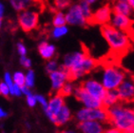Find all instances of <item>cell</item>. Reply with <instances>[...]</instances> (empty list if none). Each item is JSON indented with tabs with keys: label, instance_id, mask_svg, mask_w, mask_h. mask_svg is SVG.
<instances>
[{
	"label": "cell",
	"instance_id": "obj_1",
	"mask_svg": "<svg viewBox=\"0 0 134 133\" xmlns=\"http://www.w3.org/2000/svg\"><path fill=\"white\" fill-rule=\"evenodd\" d=\"M101 34L112 53L115 55L127 53L132 46L133 39L130 32L114 28L109 24L101 26Z\"/></svg>",
	"mask_w": 134,
	"mask_h": 133
},
{
	"label": "cell",
	"instance_id": "obj_2",
	"mask_svg": "<svg viewBox=\"0 0 134 133\" xmlns=\"http://www.w3.org/2000/svg\"><path fill=\"white\" fill-rule=\"evenodd\" d=\"M108 124L120 132L134 133V107L126 103H118L108 108Z\"/></svg>",
	"mask_w": 134,
	"mask_h": 133
},
{
	"label": "cell",
	"instance_id": "obj_3",
	"mask_svg": "<svg viewBox=\"0 0 134 133\" xmlns=\"http://www.w3.org/2000/svg\"><path fill=\"white\" fill-rule=\"evenodd\" d=\"M126 77V72L117 64L108 63L100 69L99 80L107 90H116Z\"/></svg>",
	"mask_w": 134,
	"mask_h": 133
},
{
	"label": "cell",
	"instance_id": "obj_4",
	"mask_svg": "<svg viewBox=\"0 0 134 133\" xmlns=\"http://www.w3.org/2000/svg\"><path fill=\"white\" fill-rule=\"evenodd\" d=\"M97 66H98L97 60L93 58L92 56H90L88 52L75 66L66 70L68 71L70 81L74 82L85 77L86 75L91 73L93 70L97 69Z\"/></svg>",
	"mask_w": 134,
	"mask_h": 133
},
{
	"label": "cell",
	"instance_id": "obj_5",
	"mask_svg": "<svg viewBox=\"0 0 134 133\" xmlns=\"http://www.w3.org/2000/svg\"><path fill=\"white\" fill-rule=\"evenodd\" d=\"M75 120L77 122L83 121H98L101 123L108 124V115L107 108H85L78 110L74 115Z\"/></svg>",
	"mask_w": 134,
	"mask_h": 133
},
{
	"label": "cell",
	"instance_id": "obj_6",
	"mask_svg": "<svg viewBox=\"0 0 134 133\" xmlns=\"http://www.w3.org/2000/svg\"><path fill=\"white\" fill-rule=\"evenodd\" d=\"M18 23L23 31L29 33L35 30L39 24V14L36 12L23 10L18 14Z\"/></svg>",
	"mask_w": 134,
	"mask_h": 133
},
{
	"label": "cell",
	"instance_id": "obj_7",
	"mask_svg": "<svg viewBox=\"0 0 134 133\" xmlns=\"http://www.w3.org/2000/svg\"><path fill=\"white\" fill-rule=\"evenodd\" d=\"M116 90L121 103L129 104L134 102V77L126 75Z\"/></svg>",
	"mask_w": 134,
	"mask_h": 133
},
{
	"label": "cell",
	"instance_id": "obj_8",
	"mask_svg": "<svg viewBox=\"0 0 134 133\" xmlns=\"http://www.w3.org/2000/svg\"><path fill=\"white\" fill-rule=\"evenodd\" d=\"M67 13H65L66 22L68 25L79 26V27H86L88 25V21L83 14L79 4H71L67 9Z\"/></svg>",
	"mask_w": 134,
	"mask_h": 133
},
{
	"label": "cell",
	"instance_id": "obj_9",
	"mask_svg": "<svg viewBox=\"0 0 134 133\" xmlns=\"http://www.w3.org/2000/svg\"><path fill=\"white\" fill-rule=\"evenodd\" d=\"M73 95H74L75 99L79 103H81L83 107H85V108H101V107H103L102 101L91 96L81 85H78L75 87Z\"/></svg>",
	"mask_w": 134,
	"mask_h": 133
},
{
	"label": "cell",
	"instance_id": "obj_10",
	"mask_svg": "<svg viewBox=\"0 0 134 133\" xmlns=\"http://www.w3.org/2000/svg\"><path fill=\"white\" fill-rule=\"evenodd\" d=\"M80 85L91 96L100 100V101H102L103 98L105 97V95H106L107 90L102 85V83L100 82V80L98 79L88 78V79L84 80Z\"/></svg>",
	"mask_w": 134,
	"mask_h": 133
},
{
	"label": "cell",
	"instance_id": "obj_11",
	"mask_svg": "<svg viewBox=\"0 0 134 133\" xmlns=\"http://www.w3.org/2000/svg\"><path fill=\"white\" fill-rule=\"evenodd\" d=\"M112 13H113V12H112L110 5L106 4V5L101 6V7H99L97 10H95L92 13L90 24L100 26L109 24Z\"/></svg>",
	"mask_w": 134,
	"mask_h": 133
},
{
	"label": "cell",
	"instance_id": "obj_12",
	"mask_svg": "<svg viewBox=\"0 0 134 133\" xmlns=\"http://www.w3.org/2000/svg\"><path fill=\"white\" fill-rule=\"evenodd\" d=\"M133 18L130 16L113 13L109 21V25L122 31L130 32L132 31V28H133Z\"/></svg>",
	"mask_w": 134,
	"mask_h": 133
},
{
	"label": "cell",
	"instance_id": "obj_13",
	"mask_svg": "<svg viewBox=\"0 0 134 133\" xmlns=\"http://www.w3.org/2000/svg\"><path fill=\"white\" fill-rule=\"evenodd\" d=\"M49 79L52 81V90L55 93L63 87L65 83L70 81L68 71L61 66H59L58 69L49 73Z\"/></svg>",
	"mask_w": 134,
	"mask_h": 133
},
{
	"label": "cell",
	"instance_id": "obj_14",
	"mask_svg": "<svg viewBox=\"0 0 134 133\" xmlns=\"http://www.w3.org/2000/svg\"><path fill=\"white\" fill-rule=\"evenodd\" d=\"M65 104H66L65 103V97H63L62 95L58 94V93H55L51 98V100L48 103L47 108H45V112L52 122L53 121L55 114L59 111L60 108H62Z\"/></svg>",
	"mask_w": 134,
	"mask_h": 133
},
{
	"label": "cell",
	"instance_id": "obj_15",
	"mask_svg": "<svg viewBox=\"0 0 134 133\" xmlns=\"http://www.w3.org/2000/svg\"><path fill=\"white\" fill-rule=\"evenodd\" d=\"M77 128L83 133H104L106 128L98 121H83L77 122Z\"/></svg>",
	"mask_w": 134,
	"mask_h": 133
},
{
	"label": "cell",
	"instance_id": "obj_16",
	"mask_svg": "<svg viewBox=\"0 0 134 133\" xmlns=\"http://www.w3.org/2000/svg\"><path fill=\"white\" fill-rule=\"evenodd\" d=\"M110 6L112 12L115 13H121L130 17H132L134 14V12L129 5V0H112Z\"/></svg>",
	"mask_w": 134,
	"mask_h": 133
},
{
	"label": "cell",
	"instance_id": "obj_17",
	"mask_svg": "<svg viewBox=\"0 0 134 133\" xmlns=\"http://www.w3.org/2000/svg\"><path fill=\"white\" fill-rule=\"evenodd\" d=\"M72 119V113L66 104L60 108V110L55 114L52 123L56 126H62L68 124Z\"/></svg>",
	"mask_w": 134,
	"mask_h": 133
},
{
	"label": "cell",
	"instance_id": "obj_18",
	"mask_svg": "<svg viewBox=\"0 0 134 133\" xmlns=\"http://www.w3.org/2000/svg\"><path fill=\"white\" fill-rule=\"evenodd\" d=\"M38 51L42 58L49 61V60H51V59H52L55 56L56 48L52 44L48 43L46 41H43L38 46Z\"/></svg>",
	"mask_w": 134,
	"mask_h": 133
},
{
	"label": "cell",
	"instance_id": "obj_19",
	"mask_svg": "<svg viewBox=\"0 0 134 133\" xmlns=\"http://www.w3.org/2000/svg\"><path fill=\"white\" fill-rule=\"evenodd\" d=\"M10 3L14 10H16L17 12H22V10H29L32 7H36L41 3V1L40 0H10Z\"/></svg>",
	"mask_w": 134,
	"mask_h": 133
},
{
	"label": "cell",
	"instance_id": "obj_20",
	"mask_svg": "<svg viewBox=\"0 0 134 133\" xmlns=\"http://www.w3.org/2000/svg\"><path fill=\"white\" fill-rule=\"evenodd\" d=\"M120 103V99H119V95L117 93L116 90H107L105 97L102 100V106L105 108H109L112 106L116 105Z\"/></svg>",
	"mask_w": 134,
	"mask_h": 133
},
{
	"label": "cell",
	"instance_id": "obj_21",
	"mask_svg": "<svg viewBox=\"0 0 134 133\" xmlns=\"http://www.w3.org/2000/svg\"><path fill=\"white\" fill-rule=\"evenodd\" d=\"M49 7L53 10H67L72 4V0H47Z\"/></svg>",
	"mask_w": 134,
	"mask_h": 133
},
{
	"label": "cell",
	"instance_id": "obj_22",
	"mask_svg": "<svg viewBox=\"0 0 134 133\" xmlns=\"http://www.w3.org/2000/svg\"><path fill=\"white\" fill-rule=\"evenodd\" d=\"M75 87H76V86L73 84L72 81H68V82H66L63 85V87H61L56 93L62 95L63 97H69L70 95H73Z\"/></svg>",
	"mask_w": 134,
	"mask_h": 133
},
{
	"label": "cell",
	"instance_id": "obj_23",
	"mask_svg": "<svg viewBox=\"0 0 134 133\" xmlns=\"http://www.w3.org/2000/svg\"><path fill=\"white\" fill-rule=\"evenodd\" d=\"M52 25L53 27H60V26L67 25L66 16L63 10H54V14L52 17Z\"/></svg>",
	"mask_w": 134,
	"mask_h": 133
},
{
	"label": "cell",
	"instance_id": "obj_24",
	"mask_svg": "<svg viewBox=\"0 0 134 133\" xmlns=\"http://www.w3.org/2000/svg\"><path fill=\"white\" fill-rule=\"evenodd\" d=\"M78 4H79V6H80L81 10H82L84 16H85L86 19L88 21V24H90V18H91V15H92V13H93L92 6L90 5L86 0H80Z\"/></svg>",
	"mask_w": 134,
	"mask_h": 133
},
{
	"label": "cell",
	"instance_id": "obj_25",
	"mask_svg": "<svg viewBox=\"0 0 134 133\" xmlns=\"http://www.w3.org/2000/svg\"><path fill=\"white\" fill-rule=\"evenodd\" d=\"M69 31V29L66 25L60 26V27H54L53 30L52 31V35L54 38H61L65 36Z\"/></svg>",
	"mask_w": 134,
	"mask_h": 133
},
{
	"label": "cell",
	"instance_id": "obj_26",
	"mask_svg": "<svg viewBox=\"0 0 134 133\" xmlns=\"http://www.w3.org/2000/svg\"><path fill=\"white\" fill-rule=\"evenodd\" d=\"M60 65L58 64V62L56 60H49V63L47 64L46 66V70L48 73H51V72L54 71V70H56V69H59Z\"/></svg>",
	"mask_w": 134,
	"mask_h": 133
},
{
	"label": "cell",
	"instance_id": "obj_27",
	"mask_svg": "<svg viewBox=\"0 0 134 133\" xmlns=\"http://www.w3.org/2000/svg\"><path fill=\"white\" fill-rule=\"evenodd\" d=\"M13 81L17 86L19 87H22L25 85V75L21 72H16L14 76H13Z\"/></svg>",
	"mask_w": 134,
	"mask_h": 133
},
{
	"label": "cell",
	"instance_id": "obj_28",
	"mask_svg": "<svg viewBox=\"0 0 134 133\" xmlns=\"http://www.w3.org/2000/svg\"><path fill=\"white\" fill-rule=\"evenodd\" d=\"M25 84L29 87H31L34 85V73L32 70H29L28 74L25 76Z\"/></svg>",
	"mask_w": 134,
	"mask_h": 133
},
{
	"label": "cell",
	"instance_id": "obj_29",
	"mask_svg": "<svg viewBox=\"0 0 134 133\" xmlns=\"http://www.w3.org/2000/svg\"><path fill=\"white\" fill-rule=\"evenodd\" d=\"M0 91H1V94H2L4 97L9 99L10 90H9V87L7 86V84H5V83H0Z\"/></svg>",
	"mask_w": 134,
	"mask_h": 133
},
{
	"label": "cell",
	"instance_id": "obj_30",
	"mask_svg": "<svg viewBox=\"0 0 134 133\" xmlns=\"http://www.w3.org/2000/svg\"><path fill=\"white\" fill-rule=\"evenodd\" d=\"M5 81H6V84H7V86H8L9 88H10V93H12V92H13V81H12V78H10V73H8V72H6V73H5Z\"/></svg>",
	"mask_w": 134,
	"mask_h": 133
},
{
	"label": "cell",
	"instance_id": "obj_31",
	"mask_svg": "<svg viewBox=\"0 0 134 133\" xmlns=\"http://www.w3.org/2000/svg\"><path fill=\"white\" fill-rule=\"evenodd\" d=\"M20 62H21V64H22V66H23L24 68H26V69H29V68L31 66V60L26 58L25 55H21Z\"/></svg>",
	"mask_w": 134,
	"mask_h": 133
},
{
	"label": "cell",
	"instance_id": "obj_32",
	"mask_svg": "<svg viewBox=\"0 0 134 133\" xmlns=\"http://www.w3.org/2000/svg\"><path fill=\"white\" fill-rule=\"evenodd\" d=\"M27 102H28V105L30 107H34L35 106V103H36V99H35V96L31 94H28L27 95Z\"/></svg>",
	"mask_w": 134,
	"mask_h": 133
},
{
	"label": "cell",
	"instance_id": "obj_33",
	"mask_svg": "<svg viewBox=\"0 0 134 133\" xmlns=\"http://www.w3.org/2000/svg\"><path fill=\"white\" fill-rule=\"evenodd\" d=\"M35 99L36 101H38L42 106H43V108H47V106H48V101L46 100V98L44 96H42V95H36L35 96Z\"/></svg>",
	"mask_w": 134,
	"mask_h": 133
},
{
	"label": "cell",
	"instance_id": "obj_34",
	"mask_svg": "<svg viewBox=\"0 0 134 133\" xmlns=\"http://www.w3.org/2000/svg\"><path fill=\"white\" fill-rule=\"evenodd\" d=\"M17 49H18V52H19V54L20 55H26V48H25V46H24L22 43H18L17 44Z\"/></svg>",
	"mask_w": 134,
	"mask_h": 133
},
{
	"label": "cell",
	"instance_id": "obj_35",
	"mask_svg": "<svg viewBox=\"0 0 134 133\" xmlns=\"http://www.w3.org/2000/svg\"><path fill=\"white\" fill-rule=\"evenodd\" d=\"M12 94H14V95H17V96H20L21 94V90H20V87L17 86V85H13V92H12Z\"/></svg>",
	"mask_w": 134,
	"mask_h": 133
},
{
	"label": "cell",
	"instance_id": "obj_36",
	"mask_svg": "<svg viewBox=\"0 0 134 133\" xmlns=\"http://www.w3.org/2000/svg\"><path fill=\"white\" fill-rule=\"evenodd\" d=\"M105 132L106 133H120V131H119L116 128H114V126L110 125V128H105Z\"/></svg>",
	"mask_w": 134,
	"mask_h": 133
},
{
	"label": "cell",
	"instance_id": "obj_37",
	"mask_svg": "<svg viewBox=\"0 0 134 133\" xmlns=\"http://www.w3.org/2000/svg\"><path fill=\"white\" fill-rule=\"evenodd\" d=\"M8 116V114L2 109V108H0V119H2V118H6Z\"/></svg>",
	"mask_w": 134,
	"mask_h": 133
},
{
	"label": "cell",
	"instance_id": "obj_38",
	"mask_svg": "<svg viewBox=\"0 0 134 133\" xmlns=\"http://www.w3.org/2000/svg\"><path fill=\"white\" fill-rule=\"evenodd\" d=\"M87 2L90 4V5H91V6H93V5H95L96 3H98L100 0H86Z\"/></svg>",
	"mask_w": 134,
	"mask_h": 133
},
{
	"label": "cell",
	"instance_id": "obj_39",
	"mask_svg": "<svg viewBox=\"0 0 134 133\" xmlns=\"http://www.w3.org/2000/svg\"><path fill=\"white\" fill-rule=\"evenodd\" d=\"M3 13H4V7L2 4H0V17H2Z\"/></svg>",
	"mask_w": 134,
	"mask_h": 133
},
{
	"label": "cell",
	"instance_id": "obj_40",
	"mask_svg": "<svg viewBox=\"0 0 134 133\" xmlns=\"http://www.w3.org/2000/svg\"><path fill=\"white\" fill-rule=\"evenodd\" d=\"M129 5H130V7H131L132 10L134 12V0H129Z\"/></svg>",
	"mask_w": 134,
	"mask_h": 133
},
{
	"label": "cell",
	"instance_id": "obj_41",
	"mask_svg": "<svg viewBox=\"0 0 134 133\" xmlns=\"http://www.w3.org/2000/svg\"><path fill=\"white\" fill-rule=\"evenodd\" d=\"M130 34H131V36H132V39L134 40V32H132V31H130Z\"/></svg>",
	"mask_w": 134,
	"mask_h": 133
},
{
	"label": "cell",
	"instance_id": "obj_42",
	"mask_svg": "<svg viewBox=\"0 0 134 133\" xmlns=\"http://www.w3.org/2000/svg\"><path fill=\"white\" fill-rule=\"evenodd\" d=\"M1 23H2V19H1V17H0V28H1Z\"/></svg>",
	"mask_w": 134,
	"mask_h": 133
},
{
	"label": "cell",
	"instance_id": "obj_43",
	"mask_svg": "<svg viewBox=\"0 0 134 133\" xmlns=\"http://www.w3.org/2000/svg\"><path fill=\"white\" fill-rule=\"evenodd\" d=\"M0 94H1V91H0Z\"/></svg>",
	"mask_w": 134,
	"mask_h": 133
}]
</instances>
